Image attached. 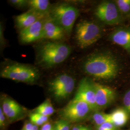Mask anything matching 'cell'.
Wrapping results in <instances>:
<instances>
[{
	"mask_svg": "<svg viewBox=\"0 0 130 130\" xmlns=\"http://www.w3.org/2000/svg\"><path fill=\"white\" fill-rule=\"evenodd\" d=\"M9 2L13 5L19 8L28 6V1L27 0H10Z\"/></svg>",
	"mask_w": 130,
	"mask_h": 130,
	"instance_id": "24",
	"label": "cell"
},
{
	"mask_svg": "<svg viewBox=\"0 0 130 130\" xmlns=\"http://www.w3.org/2000/svg\"><path fill=\"white\" fill-rule=\"evenodd\" d=\"M31 130H39L38 126L37 125H33L32 129Z\"/></svg>",
	"mask_w": 130,
	"mask_h": 130,
	"instance_id": "31",
	"label": "cell"
},
{
	"mask_svg": "<svg viewBox=\"0 0 130 130\" xmlns=\"http://www.w3.org/2000/svg\"><path fill=\"white\" fill-rule=\"evenodd\" d=\"M28 7L29 9L38 13L48 15L49 14L52 5L48 0H30L28 1Z\"/></svg>",
	"mask_w": 130,
	"mask_h": 130,
	"instance_id": "16",
	"label": "cell"
},
{
	"mask_svg": "<svg viewBox=\"0 0 130 130\" xmlns=\"http://www.w3.org/2000/svg\"><path fill=\"white\" fill-rule=\"evenodd\" d=\"M112 123L117 128L125 125L129 119V113L124 108H119L110 113Z\"/></svg>",
	"mask_w": 130,
	"mask_h": 130,
	"instance_id": "17",
	"label": "cell"
},
{
	"mask_svg": "<svg viewBox=\"0 0 130 130\" xmlns=\"http://www.w3.org/2000/svg\"><path fill=\"white\" fill-rule=\"evenodd\" d=\"M117 127L111 122H106L97 126L95 130H117Z\"/></svg>",
	"mask_w": 130,
	"mask_h": 130,
	"instance_id": "22",
	"label": "cell"
},
{
	"mask_svg": "<svg viewBox=\"0 0 130 130\" xmlns=\"http://www.w3.org/2000/svg\"><path fill=\"white\" fill-rule=\"evenodd\" d=\"M1 108L5 115L11 121L19 120L23 117L25 109L11 98L5 97L2 99Z\"/></svg>",
	"mask_w": 130,
	"mask_h": 130,
	"instance_id": "12",
	"label": "cell"
},
{
	"mask_svg": "<svg viewBox=\"0 0 130 130\" xmlns=\"http://www.w3.org/2000/svg\"><path fill=\"white\" fill-rule=\"evenodd\" d=\"M53 130H61L58 121H56L55 123L53 125Z\"/></svg>",
	"mask_w": 130,
	"mask_h": 130,
	"instance_id": "30",
	"label": "cell"
},
{
	"mask_svg": "<svg viewBox=\"0 0 130 130\" xmlns=\"http://www.w3.org/2000/svg\"><path fill=\"white\" fill-rule=\"evenodd\" d=\"M71 53V47L64 42H46L39 49L36 59L37 65L43 68H52L65 61Z\"/></svg>",
	"mask_w": 130,
	"mask_h": 130,
	"instance_id": "2",
	"label": "cell"
},
{
	"mask_svg": "<svg viewBox=\"0 0 130 130\" xmlns=\"http://www.w3.org/2000/svg\"><path fill=\"white\" fill-rule=\"evenodd\" d=\"M48 15L42 14L29 9L27 12L16 17L15 19V25L19 30L21 31Z\"/></svg>",
	"mask_w": 130,
	"mask_h": 130,
	"instance_id": "14",
	"label": "cell"
},
{
	"mask_svg": "<svg viewBox=\"0 0 130 130\" xmlns=\"http://www.w3.org/2000/svg\"><path fill=\"white\" fill-rule=\"evenodd\" d=\"M101 36V28L96 23L82 20L76 25V39L78 46L82 49L93 45Z\"/></svg>",
	"mask_w": 130,
	"mask_h": 130,
	"instance_id": "5",
	"label": "cell"
},
{
	"mask_svg": "<svg viewBox=\"0 0 130 130\" xmlns=\"http://www.w3.org/2000/svg\"><path fill=\"white\" fill-rule=\"evenodd\" d=\"M91 130V129L90 128H89L88 127H87V128L86 129V130Z\"/></svg>",
	"mask_w": 130,
	"mask_h": 130,
	"instance_id": "32",
	"label": "cell"
},
{
	"mask_svg": "<svg viewBox=\"0 0 130 130\" xmlns=\"http://www.w3.org/2000/svg\"><path fill=\"white\" fill-rule=\"evenodd\" d=\"M110 39L113 43L130 52V29L128 28H117L111 33Z\"/></svg>",
	"mask_w": 130,
	"mask_h": 130,
	"instance_id": "15",
	"label": "cell"
},
{
	"mask_svg": "<svg viewBox=\"0 0 130 130\" xmlns=\"http://www.w3.org/2000/svg\"><path fill=\"white\" fill-rule=\"evenodd\" d=\"M47 17L20 31L19 38L21 42L23 43H29L42 39L43 25Z\"/></svg>",
	"mask_w": 130,
	"mask_h": 130,
	"instance_id": "10",
	"label": "cell"
},
{
	"mask_svg": "<svg viewBox=\"0 0 130 130\" xmlns=\"http://www.w3.org/2000/svg\"><path fill=\"white\" fill-rule=\"evenodd\" d=\"M91 110V107L86 103L73 99L61 110L60 115L62 120L75 122L84 120Z\"/></svg>",
	"mask_w": 130,
	"mask_h": 130,
	"instance_id": "7",
	"label": "cell"
},
{
	"mask_svg": "<svg viewBox=\"0 0 130 130\" xmlns=\"http://www.w3.org/2000/svg\"><path fill=\"white\" fill-rule=\"evenodd\" d=\"M84 72L94 78L110 80L116 77L120 70L115 57L110 54L101 53L92 55L84 61Z\"/></svg>",
	"mask_w": 130,
	"mask_h": 130,
	"instance_id": "1",
	"label": "cell"
},
{
	"mask_svg": "<svg viewBox=\"0 0 130 130\" xmlns=\"http://www.w3.org/2000/svg\"><path fill=\"white\" fill-rule=\"evenodd\" d=\"M73 100L83 101L86 103L91 107L92 110H98L95 101L94 82L88 78L82 79L79 84Z\"/></svg>",
	"mask_w": 130,
	"mask_h": 130,
	"instance_id": "9",
	"label": "cell"
},
{
	"mask_svg": "<svg viewBox=\"0 0 130 130\" xmlns=\"http://www.w3.org/2000/svg\"><path fill=\"white\" fill-rule=\"evenodd\" d=\"M33 124L32 123L30 122H28L25 124L24 125L23 127L21 130H31L32 129L33 126Z\"/></svg>",
	"mask_w": 130,
	"mask_h": 130,
	"instance_id": "28",
	"label": "cell"
},
{
	"mask_svg": "<svg viewBox=\"0 0 130 130\" xmlns=\"http://www.w3.org/2000/svg\"><path fill=\"white\" fill-rule=\"evenodd\" d=\"M93 120L97 126L100 125L106 122L112 123L111 114L103 112L94 113L93 115Z\"/></svg>",
	"mask_w": 130,
	"mask_h": 130,
	"instance_id": "19",
	"label": "cell"
},
{
	"mask_svg": "<svg viewBox=\"0 0 130 130\" xmlns=\"http://www.w3.org/2000/svg\"><path fill=\"white\" fill-rule=\"evenodd\" d=\"M123 103L124 105V108L130 113V90L127 91L123 99Z\"/></svg>",
	"mask_w": 130,
	"mask_h": 130,
	"instance_id": "23",
	"label": "cell"
},
{
	"mask_svg": "<svg viewBox=\"0 0 130 130\" xmlns=\"http://www.w3.org/2000/svg\"><path fill=\"white\" fill-rule=\"evenodd\" d=\"M86 128V127H85V126L79 125L74 126L72 128V130H84Z\"/></svg>",
	"mask_w": 130,
	"mask_h": 130,
	"instance_id": "29",
	"label": "cell"
},
{
	"mask_svg": "<svg viewBox=\"0 0 130 130\" xmlns=\"http://www.w3.org/2000/svg\"><path fill=\"white\" fill-rule=\"evenodd\" d=\"M61 130H70V122L63 120L58 121Z\"/></svg>",
	"mask_w": 130,
	"mask_h": 130,
	"instance_id": "25",
	"label": "cell"
},
{
	"mask_svg": "<svg viewBox=\"0 0 130 130\" xmlns=\"http://www.w3.org/2000/svg\"><path fill=\"white\" fill-rule=\"evenodd\" d=\"M95 101L98 109L108 106L116 96L115 91L111 88L101 84L94 83Z\"/></svg>",
	"mask_w": 130,
	"mask_h": 130,
	"instance_id": "11",
	"label": "cell"
},
{
	"mask_svg": "<svg viewBox=\"0 0 130 130\" xmlns=\"http://www.w3.org/2000/svg\"><path fill=\"white\" fill-rule=\"evenodd\" d=\"M79 14V9L76 7L61 3L52 6L49 16L63 28L67 35H70Z\"/></svg>",
	"mask_w": 130,
	"mask_h": 130,
	"instance_id": "4",
	"label": "cell"
},
{
	"mask_svg": "<svg viewBox=\"0 0 130 130\" xmlns=\"http://www.w3.org/2000/svg\"><path fill=\"white\" fill-rule=\"evenodd\" d=\"M5 114L3 111V110L2 108H0V126L1 128H3L5 126Z\"/></svg>",
	"mask_w": 130,
	"mask_h": 130,
	"instance_id": "26",
	"label": "cell"
},
{
	"mask_svg": "<svg viewBox=\"0 0 130 130\" xmlns=\"http://www.w3.org/2000/svg\"><path fill=\"white\" fill-rule=\"evenodd\" d=\"M29 119L31 123L34 125L38 126L43 125L47 122L49 117L45 116L37 113L34 112L30 114Z\"/></svg>",
	"mask_w": 130,
	"mask_h": 130,
	"instance_id": "20",
	"label": "cell"
},
{
	"mask_svg": "<svg viewBox=\"0 0 130 130\" xmlns=\"http://www.w3.org/2000/svg\"><path fill=\"white\" fill-rule=\"evenodd\" d=\"M41 130H53V125L50 122H47L42 126Z\"/></svg>",
	"mask_w": 130,
	"mask_h": 130,
	"instance_id": "27",
	"label": "cell"
},
{
	"mask_svg": "<svg viewBox=\"0 0 130 130\" xmlns=\"http://www.w3.org/2000/svg\"><path fill=\"white\" fill-rule=\"evenodd\" d=\"M121 13L124 15L130 14V0H117L115 2Z\"/></svg>",
	"mask_w": 130,
	"mask_h": 130,
	"instance_id": "21",
	"label": "cell"
},
{
	"mask_svg": "<svg viewBox=\"0 0 130 130\" xmlns=\"http://www.w3.org/2000/svg\"><path fill=\"white\" fill-rule=\"evenodd\" d=\"M75 79L70 75L62 73L52 79L49 83V90L57 100L69 98L75 87Z\"/></svg>",
	"mask_w": 130,
	"mask_h": 130,
	"instance_id": "6",
	"label": "cell"
},
{
	"mask_svg": "<svg viewBox=\"0 0 130 130\" xmlns=\"http://www.w3.org/2000/svg\"><path fill=\"white\" fill-rule=\"evenodd\" d=\"M2 78L26 84H33L40 78L39 71L30 65L14 63L6 66L1 71Z\"/></svg>",
	"mask_w": 130,
	"mask_h": 130,
	"instance_id": "3",
	"label": "cell"
},
{
	"mask_svg": "<svg viewBox=\"0 0 130 130\" xmlns=\"http://www.w3.org/2000/svg\"><path fill=\"white\" fill-rule=\"evenodd\" d=\"M66 34L63 28L52 19L49 14L45 19L43 25L42 39L60 41L65 37Z\"/></svg>",
	"mask_w": 130,
	"mask_h": 130,
	"instance_id": "13",
	"label": "cell"
},
{
	"mask_svg": "<svg viewBox=\"0 0 130 130\" xmlns=\"http://www.w3.org/2000/svg\"><path fill=\"white\" fill-rule=\"evenodd\" d=\"M55 111V109L49 99L46 100L34 110V112L47 117L53 114Z\"/></svg>",
	"mask_w": 130,
	"mask_h": 130,
	"instance_id": "18",
	"label": "cell"
},
{
	"mask_svg": "<svg viewBox=\"0 0 130 130\" xmlns=\"http://www.w3.org/2000/svg\"><path fill=\"white\" fill-rule=\"evenodd\" d=\"M96 17L105 24L115 25L121 21V14L116 3L110 1L103 2L98 5L95 11Z\"/></svg>",
	"mask_w": 130,
	"mask_h": 130,
	"instance_id": "8",
	"label": "cell"
}]
</instances>
